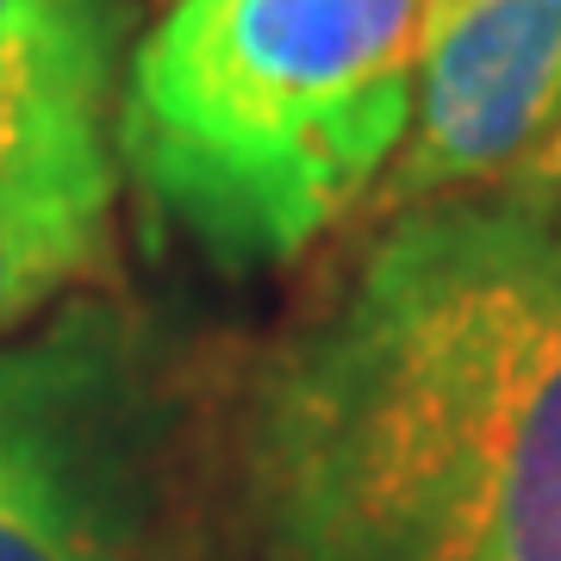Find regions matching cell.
Here are the masks:
<instances>
[{"label": "cell", "mask_w": 561, "mask_h": 561, "mask_svg": "<svg viewBox=\"0 0 561 561\" xmlns=\"http://www.w3.org/2000/svg\"><path fill=\"white\" fill-rule=\"evenodd\" d=\"M500 194H524V201H561V119L549 125V138L500 181Z\"/></svg>", "instance_id": "cell-7"}, {"label": "cell", "mask_w": 561, "mask_h": 561, "mask_svg": "<svg viewBox=\"0 0 561 561\" xmlns=\"http://www.w3.org/2000/svg\"><path fill=\"white\" fill-rule=\"evenodd\" d=\"M561 119V0H424L412 125L375 213L500 187Z\"/></svg>", "instance_id": "cell-5"}, {"label": "cell", "mask_w": 561, "mask_h": 561, "mask_svg": "<svg viewBox=\"0 0 561 561\" xmlns=\"http://www.w3.org/2000/svg\"><path fill=\"white\" fill-rule=\"evenodd\" d=\"M101 275L106 268L69 256V250H50V243L7 238L0 231V337H13L25 319H38L44 306H57L69 287L101 280Z\"/></svg>", "instance_id": "cell-6"}, {"label": "cell", "mask_w": 561, "mask_h": 561, "mask_svg": "<svg viewBox=\"0 0 561 561\" xmlns=\"http://www.w3.org/2000/svg\"><path fill=\"white\" fill-rule=\"evenodd\" d=\"M125 0H0V231L113 268Z\"/></svg>", "instance_id": "cell-4"}, {"label": "cell", "mask_w": 561, "mask_h": 561, "mask_svg": "<svg viewBox=\"0 0 561 561\" xmlns=\"http://www.w3.org/2000/svg\"><path fill=\"white\" fill-rule=\"evenodd\" d=\"M424 0H169L131 44L119 169L225 275L375 201L412 125Z\"/></svg>", "instance_id": "cell-2"}, {"label": "cell", "mask_w": 561, "mask_h": 561, "mask_svg": "<svg viewBox=\"0 0 561 561\" xmlns=\"http://www.w3.org/2000/svg\"><path fill=\"white\" fill-rule=\"evenodd\" d=\"M162 387L106 300L0 337V561H175L162 542Z\"/></svg>", "instance_id": "cell-3"}, {"label": "cell", "mask_w": 561, "mask_h": 561, "mask_svg": "<svg viewBox=\"0 0 561 561\" xmlns=\"http://www.w3.org/2000/svg\"><path fill=\"white\" fill-rule=\"evenodd\" d=\"M238 500L262 561H561V201L393 213L250 368Z\"/></svg>", "instance_id": "cell-1"}]
</instances>
